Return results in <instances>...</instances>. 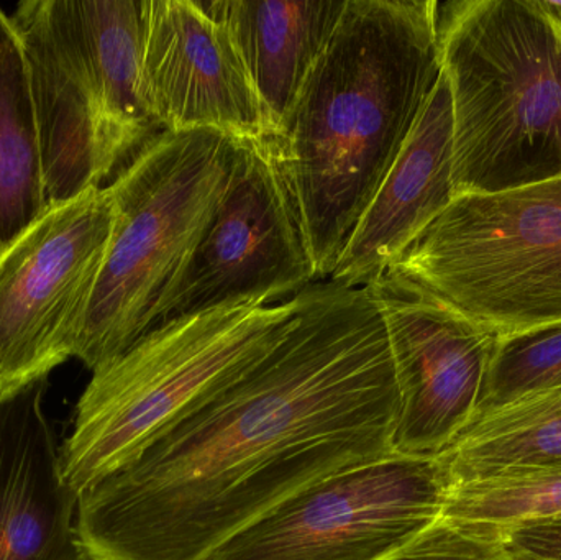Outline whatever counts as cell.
I'll use <instances>...</instances> for the list:
<instances>
[{"instance_id": "obj_1", "label": "cell", "mask_w": 561, "mask_h": 560, "mask_svg": "<svg viewBox=\"0 0 561 560\" xmlns=\"http://www.w3.org/2000/svg\"><path fill=\"white\" fill-rule=\"evenodd\" d=\"M279 341L79 495L91 560H206L312 483L391 456L398 387L368 288L313 283Z\"/></svg>"}, {"instance_id": "obj_2", "label": "cell", "mask_w": 561, "mask_h": 560, "mask_svg": "<svg viewBox=\"0 0 561 560\" xmlns=\"http://www.w3.org/2000/svg\"><path fill=\"white\" fill-rule=\"evenodd\" d=\"M438 22L435 0H348L273 137L317 279L332 275L440 78Z\"/></svg>"}, {"instance_id": "obj_3", "label": "cell", "mask_w": 561, "mask_h": 560, "mask_svg": "<svg viewBox=\"0 0 561 560\" xmlns=\"http://www.w3.org/2000/svg\"><path fill=\"white\" fill-rule=\"evenodd\" d=\"M148 9L150 0H23L10 15L48 204L101 187L163 132L145 88Z\"/></svg>"}, {"instance_id": "obj_4", "label": "cell", "mask_w": 561, "mask_h": 560, "mask_svg": "<svg viewBox=\"0 0 561 560\" xmlns=\"http://www.w3.org/2000/svg\"><path fill=\"white\" fill-rule=\"evenodd\" d=\"M455 197L561 180V32L539 0L440 5Z\"/></svg>"}, {"instance_id": "obj_5", "label": "cell", "mask_w": 561, "mask_h": 560, "mask_svg": "<svg viewBox=\"0 0 561 560\" xmlns=\"http://www.w3.org/2000/svg\"><path fill=\"white\" fill-rule=\"evenodd\" d=\"M237 151L239 140L220 132H161L105 186L114 233L75 348L89 370L151 331L229 187Z\"/></svg>"}, {"instance_id": "obj_6", "label": "cell", "mask_w": 561, "mask_h": 560, "mask_svg": "<svg viewBox=\"0 0 561 560\" xmlns=\"http://www.w3.org/2000/svg\"><path fill=\"white\" fill-rule=\"evenodd\" d=\"M279 305L230 302L164 322L92 372L62 443L66 483L81 495L134 460L161 431L270 351L293 315Z\"/></svg>"}, {"instance_id": "obj_7", "label": "cell", "mask_w": 561, "mask_h": 560, "mask_svg": "<svg viewBox=\"0 0 561 560\" xmlns=\"http://www.w3.org/2000/svg\"><path fill=\"white\" fill-rule=\"evenodd\" d=\"M496 338L561 322V180L465 194L392 263Z\"/></svg>"}, {"instance_id": "obj_8", "label": "cell", "mask_w": 561, "mask_h": 560, "mask_svg": "<svg viewBox=\"0 0 561 560\" xmlns=\"http://www.w3.org/2000/svg\"><path fill=\"white\" fill-rule=\"evenodd\" d=\"M115 227L107 187L53 203L0 252V403L75 357Z\"/></svg>"}, {"instance_id": "obj_9", "label": "cell", "mask_w": 561, "mask_h": 560, "mask_svg": "<svg viewBox=\"0 0 561 560\" xmlns=\"http://www.w3.org/2000/svg\"><path fill=\"white\" fill-rule=\"evenodd\" d=\"M438 457L391 454L312 483L206 560H382L444 518Z\"/></svg>"}, {"instance_id": "obj_10", "label": "cell", "mask_w": 561, "mask_h": 560, "mask_svg": "<svg viewBox=\"0 0 561 560\" xmlns=\"http://www.w3.org/2000/svg\"><path fill=\"white\" fill-rule=\"evenodd\" d=\"M299 213L273 137L239 141L232 180L153 329L240 301L272 305L316 282Z\"/></svg>"}, {"instance_id": "obj_11", "label": "cell", "mask_w": 561, "mask_h": 560, "mask_svg": "<svg viewBox=\"0 0 561 560\" xmlns=\"http://www.w3.org/2000/svg\"><path fill=\"white\" fill-rule=\"evenodd\" d=\"M398 387L392 453L442 456L477 420L497 338L396 273L369 283Z\"/></svg>"}, {"instance_id": "obj_12", "label": "cell", "mask_w": 561, "mask_h": 560, "mask_svg": "<svg viewBox=\"0 0 561 560\" xmlns=\"http://www.w3.org/2000/svg\"><path fill=\"white\" fill-rule=\"evenodd\" d=\"M148 104L163 132L216 130L239 141L275 137L229 30L193 0H150Z\"/></svg>"}, {"instance_id": "obj_13", "label": "cell", "mask_w": 561, "mask_h": 560, "mask_svg": "<svg viewBox=\"0 0 561 560\" xmlns=\"http://www.w3.org/2000/svg\"><path fill=\"white\" fill-rule=\"evenodd\" d=\"M455 199L454 108L447 76L440 78L398 158L356 224L330 282L365 288Z\"/></svg>"}, {"instance_id": "obj_14", "label": "cell", "mask_w": 561, "mask_h": 560, "mask_svg": "<svg viewBox=\"0 0 561 560\" xmlns=\"http://www.w3.org/2000/svg\"><path fill=\"white\" fill-rule=\"evenodd\" d=\"M45 393L43 380L0 403V560H91Z\"/></svg>"}, {"instance_id": "obj_15", "label": "cell", "mask_w": 561, "mask_h": 560, "mask_svg": "<svg viewBox=\"0 0 561 560\" xmlns=\"http://www.w3.org/2000/svg\"><path fill=\"white\" fill-rule=\"evenodd\" d=\"M348 0L201 2L232 36L276 135Z\"/></svg>"}, {"instance_id": "obj_16", "label": "cell", "mask_w": 561, "mask_h": 560, "mask_svg": "<svg viewBox=\"0 0 561 560\" xmlns=\"http://www.w3.org/2000/svg\"><path fill=\"white\" fill-rule=\"evenodd\" d=\"M438 460L450 489L561 466V388L480 418Z\"/></svg>"}, {"instance_id": "obj_17", "label": "cell", "mask_w": 561, "mask_h": 560, "mask_svg": "<svg viewBox=\"0 0 561 560\" xmlns=\"http://www.w3.org/2000/svg\"><path fill=\"white\" fill-rule=\"evenodd\" d=\"M48 206L28 68L0 7V252Z\"/></svg>"}, {"instance_id": "obj_18", "label": "cell", "mask_w": 561, "mask_h": 560, "mask_svg": "<svg viewBox=\"0 0 561 560\" xmlns=\"http://www.w3.org/2000/svg\"><path fill=\"white\" fill-rule=\"evenodd\" d=\"M444 518L488 532L561 518V466L451 487Z\"/></svg>"}, {"instance_id": "obj_19", "label": "cell", "mask_w": 561, "mask_h": 560, "mask_svg": "<svg viewBox=\"0 0 561 560\" xmlns=\"http://www.w3.org/2000/svg\"><path fill=\"white\" fill-rule=\"evenodd\" d=\"M557 388H561V322L497 338L477 420Z\"/></svg>"}, {"instance_id": "obj_20", "label": "cell", "mask_w": 561, "mask_h": 560, "mask_svg": "<svg viewBox=\"0 0 561 560\" xmlns=\"http://www.w3.org/2000/svg\"><path fill=\"white\" fill-rule=\"evenodd\" d=\"M382 560H516L503 536L442 518Z\"/></svg>"}, {"instance_id": "obj_21", "label": "cell", "mask_w": 561, "mask_h": 560, "mask_svg": "<svg viewBox=\"0 0 561 560\" xmlns=\"http://www.w3.org/2000/svg\"><path fill=\"white\" fill-rule=\"evenodd\" d=\"M516 560H561V518L501 533Z\"/></svg>"}, {"instance_id": "obj_22", "label": "cell", "mask_w": 561, "mask_h": 560, "mask_svg": "<svg viewBox=\"0 0 561 560\" xmlns=\"http://www.w3.org/2000/svg\"><path fill=\"white\" fill-rule=\"evenodd\" d=\"M539 5L542 7L543 12L556 22L561 32V2L556 0H539Z\"/></svg>"}]
</instances>
